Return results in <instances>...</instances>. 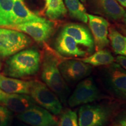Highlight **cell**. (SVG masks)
I'll list each match as a JSON object with an SVG mask.
<instances>
[{"label":"cell","instance_id":"27","mask_svg":"<svg viewBox=\"0 0 126 126\" xmlns=\"http://www.w3.org/2000/svg\"><path fill=\"white\" fill-rule=\"evenodd\" d=\"M116 1L119 2L123 7L126 8V0H116Z\"/></svg>","mask_w":126,"mask_h":126},{"label":"cell","instance_id":"22","mask_svg":"<svg viewBox=\"0 0 126 126\" xmlns=\"http://www.w3.org/2000/svg\"><path fill=\"white\" fill-rule=\"evenodd\" d=\"M15 0H0V27L10 25L11 16Z\"/></svg>","mask_w":126,"mask_h":126},{"label":"cell","instance_id":"2","mask_svg":"<svg viewBox=\"0 0 126 126\" xmlns=\"http://www.w3.org/2000/svg\"><path fill=\"white\" fill-rule=\"evenodd\" d=\"M59 59L51 51H46L42 63V78L44 82L65 103L70 89L60 71Z\"/></svg>","mask_w":126,"mask_h":126},{"label":"cell","instance_id":"7","mask_svg":"<svg viewBox=\"0 0 126 126\" xmlns=\"http://www.w3.org/2000/svg\"><path fill=\"white\" fill-rule=\"evenodd\" d=\"M6 28L25 33L39 43H44L54 33L55 26L53 22L44 18L42 20H32L20 24L9 26Z\"/></svg>","mask_w":126,"mask_h":126},{"label":"cell","instance_id":"6","mask_svg":"<svg viewBox=\"0 0 126 126\" xmlns=\"http://www.w3.org/2000/svg\"><path fill=\"white\" fill-rule=\"evenodd\" d=\"M30 94L36 103L53 114L58 115L61 113L63 106L61 100L45 83L33 81Z\"/></svg>","mask_w":126,"mask_h":126},{"label":"cell","instance_id":"4","mask_svg":"<svg viewBox=\"0 0 126 126\" xmlns=\"http://www.w3.org/2000/svg\"><path fill=\"white\" fill-rule=\"evenodd\" d=\"M112 114V109L106 105H83L78 111L79 126H105Z\"/></svg>","mask_w":126,"mask_h":126},{"label":"cell","instance_id":"17","mask_svg":"<svg viewBox=\"0 0 126 126\" xmlns=\"http://www.w3.org/2000/svg\"><path fill=\"white\" fill-rule=\"evenodd\" d=\"M33 81H26L0 74V89L7 94H30Z\"/></svg>","mask_w":126,"mask_h":126},{"label":"cell","instance_id":"3","mask_svg":"<svg viewBox=\"0 0 126 126\" xmlns=\"http://www.w3.org/2000/svg\"><path fill=\"white\" fill-rule=\"evenodd\" d=\"M32 40L21 32L0 28V56H12L31 45Z\"/></svg>","mask_w":126,"mask_h":126},{"label":"cell","instance_id":"29","mask_svg":"<svg viewBox=\"0 0 126 126\" xmlns=\"http://www.w3.org/2000/svg\"><path fill=\"white\" fill-rule=\"evenodd\" d=\"M122 19H123V21L124 25H125V26L126 27V11L125 12V13H124L123 17Z\"/></svg>","mask_w":126,"mask_h":126},{"label":"cell","instance_id":"26","mask_svg":"<svg viewBox=\"0 0 126 126\" xmlns=\"http://www.w3.org/2000/svg\"><path fill=\"white\" fill-rule=\"evenodd\" d=\"M116 63L119 64L121 67L126 70V57L123 56H117V57L115 59Z\"/></svg>","mask_w":126,"mask_h":126},{"label":"cell","instance_id":"31","mask_svg":"<svg viewBox=\"0 0 126 126\" xmlns=\"http://www.w3.org/2000/svg\"><path fill=\"white\" fill-rule=\"evenodd\" d=\"M124 32V33H125V34L126 35V30H123Z\"/></svg>","mask_w":126,"mask_h":126},{"label":"cell","instance_id":"1","mask_svg":"<svg viewBox=\"0 0 126 126\" xmlns=\"http://www.w3.org/2000/svg\"><path fill=\"white\" fill-rule=\"evenodd\" d=\"M41 65L40 53L34 48L23 50L9 59L5 65L4 74L15 78L36 75Z\"/></svg>","mask_w":126,"mask_h":126},{"label":"cell","instance_id":"18","mask_svg":"<svg viewBox=\"0 0 126 126\" xmlns=\"http://www.w3.org/2000/svg\"><path fill=\"white\" fill-rule=\"evenodd\" d=\"M78 60L94 67L109 65L115 61L114 57L110 51L105 49L97 50L90 56L78 59Z\"/></svg>","mask_w":126,"mask_h":126},{"label":"cell","instance_id":"14","mask_svg":"<svg viewBox=\"0 0 126 126\" xmlns=\"http://www.w3.org/2000/svg\"><path fill=\"white\" fill-rule=\"evenodd\" d=\"M55 48L59 54L64 56L84 57L86 55V52L78 47L74 39L62 31L55 42Z\"/></svg>","mask_w":126,"mask_h":126},{"label":"cell","instance_id":"8","mask_svg":"<svg viewBox=\"0 0 126 126\" xmlns=\"http://www.w3.org/2000/svg\"><path fill=\"white\" fill-rule=\"evenodd\" d=\"M100 91L92 77H88L80 82L68 99V104L74 108L94 102L101 97Z\"/></svg>","mask_w":126,"mask_h":126},{"label":"cell","instance_id":"20","mask_svg":"<svg viewBox=\"0 0 126 126\" xmlns=\"http://www.w3.org/2000/svg\"><path fill=\"white\" fill-rule=\"evenodd\" d=\"M64 3L71 17L83 23H88V14L79 0H64Z\"/></svg>","mask_w":126,"mask_h":126},{"label":"cell","instance_id":"15","mask_svg":"<svg viewBox=\"0 0 126 126\" xmlns=\"http://www.w3.org/2000/svg\"><path fill=\"white\" fill-rule=\"evenodd\" d=\"M97 12L113 20L121 19L126 11L116 0H92Z\"/></svg>","mask_w":126,"mask_h":126},{"label":"cell","instance_id":"24","mask_svg":"<svg viewBox=\"0 0 126 126\" xmlns=\"http://www.w3.org/2000/svg\"><path fill=\"white\" fill-rule=\"evenodd\" d=\"M11 116V110L0 104V126H9Z\"/></svg>","mask_w":126,"mask_h":126},{"label":"cell","instance_id":"12","mask_svg":"<svg viewBox=\"0 0 126 126\" xmlns=\"http://www.w3.org/2000/svg\"><path fill=\"white\" fill-rule=\"evenodd\" d=\"M61 31L72 37L77 44L86 47L89 53L94 51V38L89 29L85 26L77 23H68L63 26Z\"/></svg>","mask_w":126,"mask_h":126},{"label":"cell","instance_id":"9","mask_svg":"<svg viewBox=\"0 0 126 126\" xmlns=\"http://www.w3.org/2000/svg\"><path fill=\"white\" fill-rule=\"evenodd\" d=\"M59 68L66 82L74 83L91 74L92 66L79 60H66L60 61Z\"/></svg>","mask_w":126,"mask_h":126},{"label":"cell","instance_id":"28","mask_svg":"<svg viewBox=\"0 0 126 126\" xmlns=\"http://www.w3.org/2000/svg\"><path fill=\"white\" fill-rule=\"evenodd\" d=\"M5 94H6V92H4L2 90H1V89H0V100H1V99H2L3 97H4V96Z\"/></svg>","mask_w":126,"mask_h":126},{"label":"cell","instance_id":"21","mask_svg":"<svg viewBox=\"0 0 126 126\" xmlns=\"http://www.w3.org/2000/svg\"><path fill=\"white\" fill-rule=\"evenodd\" d=\"M108 37L116 54L126 57V36L114 28H110Z\"/></svg>","mask_w":126,"mask_h":126},{"label":"cell","instance_id":"13","mask_svg":"<svg viewBox=\"0 0 126 126\" xmlns=\"http://www.w3.org/2000/svg\"><path fill=\"white\" fill-rule=\"evenodd\" d=\"M0 103L11 111L20 113L36 104L31 96L28 94H7L0 100Z\"/></svg>","mask_w":126,"mask_h":126},{"label":"cell","instance_id":"19","mask_svg":"<svg viewBox=\"0 0 126 126\" xmlns=\"http://www.w3.org/2000/svg\"><path fill=\"white\" fill-rule=\"evenodd\" d=\"M67 13L63 0H46V15L51 20L63 18Z\"/></svg>","mask_w":126,"mask_h":126},{"label":"cell","instance_id":"23","mask_svg":"<svg viewBox=\"0 0 126 126\" xmlns=\"http://www.w3.org/2000/svg\"><path fill=\"white\" fill-rule=\"evenodd\" d=\"M58 126H79L77 113L70 109L66 110L61 116Z\"/></svg>","mask_w":126,"mask_h":126},{"label":"cell","instance_id":"25","mask_svg":"<svg viewBox=\"0 0 126 126\" xmlns=\"http://www.w3.org/2000/svg\"><path fill=\"white\" fill-rule=\"evenodd\" d=\"M114 124L115 126H126V110L118 115Z\"/></svg>","mask_w":126,"mask_h":126},{"label":"cell","instance_id":"16","mask_svg":"<svg viewBox=\"0 0 126 126\" xmlns=\"http://www.w3.org/2000/svg\"><path fill=\"white\" fill-rule=\"evenodd\" d=\"M43 19L31 11L26 5L23 0H15L9 26L20 24L32 20H42Z\"/></svg>","mask_w":126,"mask_h":126},{"label":"cell","instance_id":"32","mask_svg":"<svg viewBox=\"0 0 126 126\" xmlns=\"http://www.w3.org/2000/svg\"><path fill=\"white\" fill-rule=\"evenodd\" d=\"M1 63H0V70H1Z\"/></svg>","mask_w":126,"mask_h":126},{"label":"cell","instance_id":"10","mask_svg":"<svg viewBox=\"0 0 126 126\" xmlns=\"http://www.w3.org/2000/svg\"><path fill=\"white\" fill-rule=\"evenodd\" d=\"M18 118L31 126H57L59 123L56 117L51 113L36 105L19 113Z\"/></svg>","mask_w":126,"mask_h":126},{"label":"cell","instance_id":"5","mask_svg":"<svg viewBox=\"0 0 126 126\" xmlns=\"http://www.w3.org/2000/svg\"><path fill=\"white\" fill-rule=\"evenodd\" d=\"M103 77L109 92L119 100L126 103V70L114 62L105 69Z\"/></svg>","mask_w":126,"mask_h":126},{"label":"cell","instance_id":"11","mask_svg":"<svg viewBox=\"0 0 126 126\" xmlns=\"http://www.w3.org/2000/svg\"><path fill=\"white\" fill-rule=\"evenodd\" d=\"M89 25L94 38V47L97 50L104 49L108 46L109 22L102 16L88 14Z\"/></svg>","mask_w":126,"mask_h":126},{"label":"cell","instance_id":"30","mask_svg":"<svg viewBox=\"0 0 126 126\" xmlns=\"http://www.w3.org/2000/svg\"><path fill=\"white\" fill-rule=\"evenodd\" d=\"M81 1L82 2H85L86 0H81Z\"/></svg>","mask_w":126,"mask_h":126}]
</instances>
